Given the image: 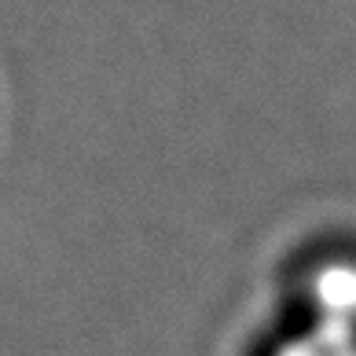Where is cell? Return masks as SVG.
<instances>
[{
  "label": "cell",
  "mask_w": 356,
  "mask_h": 356,
  "mask_svg": "<svg viewBox=\"0 0 356 356\" xmlns=\"http://www.w3.org/2000/svg\"><path fill=\"white\" fill-rule=\"evenodd\" d=\"M309 316L356 327V261H323L309 275Z\"/></svg>",
  "instance_id": "6da1fadb"
},
{
  "label": "cell",
  "mask_w": 356,
  "mask_h": 356,
  "mask_svg": "<svg viewBox=\"0 0 356 356\" xmlns=\"http://www.w3.org/2000/svg\"><path fill=\"white\" fill-rule=\"evenodd\" d=\"M268 356H356V327L305 316V323L283 334Z\"/></svg>",
  "instance_id": "7a4b0ae2"
}]
</instances>
